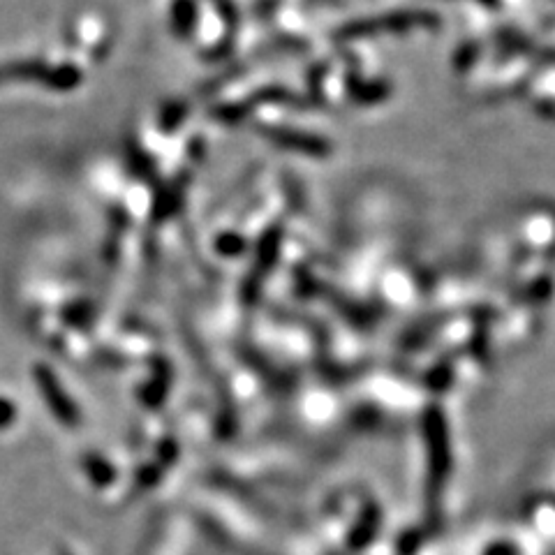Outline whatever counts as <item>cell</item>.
Returning a JSON list of instances; mask_svg holds the SVG:
<instances>
[{"mask_svg": "<svg viewBox=\"0 0 555 555\" xmlns=\"http://www.w3.org/2000/svg\"><path fill=\"white\" fill-rule=\"evenodd\" d=\"M77 81H79V70L70 68V65H65V68H58L56 72L49 74V84L54 88H72Z\"/></svg>", "mask_w": 555, "mask_h": 555, "instance_id": "obj_3", "label": "cell"}, {"mask_svg": "<svg viewBox=\"0 0 555 555\" xmlns=\"http://www.w3.org/2000/svg\"><path fill=\"white\" fill-rule=\"evenodd\" d=\"M174 24L179 33H188L195 24V5L192 0H176L174 5Z\"/></svg>", "mask_w": 555, "mask_h": 555, "instance_id": "obj_2", "label": "cell"}, {"mask_svg": "<svg viewBox=\"0 0 555 555\" xmlns=\"http://www.w3.org/2000/svg\"><path fill=\"white\" fill-rule=\"evenodd\" d=\"M86 468H88V472H91V477L98 479V484H102V479H100L102 472H105L107 477H114V470H111L109 465H107L105 461H102V458H88Z\"/></svg>", "mask_w": 555, "mask_h": 555, "instance_id": "obj_4", "label": "cell"}, {"mask_svg": "<svg viewBox=\"0 0 555 555\" xmlns=\"http://www.w3.org/2000/svg\"><path fill=\"white\" fill-rule=\"evenodd\" d=\"M14 417H17V410H14V405L10 401H5V398H0V428L10 426Z\"/></svg>", "mask_w": 555, "mask_h": 555, "instance_id": "obj_5", "label": "cell"}, {"mask_svg": "<svg viewBox=\"0 0 555 555\" xmlns=\"http://www.w3.org/2000/svg\"><path fill=\"white\" fill-rule=\"evenodd\" d=\"M35 380L40 382L42 396H44V401H47V405L51 407V412H54L65 426L77 424V421H79L77 407L72 405L68 394H65L63 387H61V382H58L56 377L51 375V370L47 366H37L35 368Z\"/></svg>", "mask_w": 555, "mask_h": 555, "instance_id": "obj_1", "label": "cell"}]
</instances>
